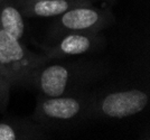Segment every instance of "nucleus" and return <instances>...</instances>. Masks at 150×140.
<instances>
[{
    "instance_id": "obj_11",
    "label": "nucleus",
    "mask_w": 150,
    "mask_h": 140,
    "mask_svg": "<svg viewBox=\"0 0 150 140\" xmlns=\"http://www.w3.org/2000/svg\"><path fill=\"white\" fill-rule=\"evenodd\" d=\"M15 1H40V0H15Z\"/></svg>"
},
{
    "instance_id": "obj_6",
    "label": "nucleus",
    "mask_w": 150,
    "mask_h": 140,
    "mask_svg": "<svg viewBox=\"0 0 150 140\" xmlns=\"http://www.w3.org/2000/svg\"><path fill=\"white\" fill-rule=\"evenodd\" d=\"M104 45V37L100 33H69L55 40L52 46H42L48 59L81 56L99 51Z\"/></svg>"
},
{
    "instance_id": "obj_12",
    "label": "nucleus",
    "mask_w": 150,
    "mask_h": 140,
    "mask_svg": "<svg viewBox=\"0 0 150 140\" xmlns=\"http://www.w3.org/2000/svg\"><path fill=\"white\" fill-rule=\"evenodd\" d=\"M4 1H6V0H0V4H1V2H4Z\"/></svg>"
},
{
    "instance_id": "obj_4",
    "label": "nucleus",
    "mask_w": 150,
    "mask_h": 140,
    "mask_svg": "<svg viewBox=\"0 0 150 140\" xmlns=\"http://www.w3.org/2000/svg\"><path fill=\"white\" fill-rule=\"evenodd\" d=\"M114 21L110 9L91 5L74 7L55 17L48 29L54 42L69 33H101Z\"/></svg>"
},
{
    "instance_id": "obj_5",
    "label": "nucleus",
    "mask_w": 150,
    "mask_h": 140,
    "mask_svg": "<svg viewBox=\"0 0 150 140\" xmlns=\"http://www.w3.org/2000/svg\"><path fill=\"white\" fill-rule=\"evenodd\" d=\"M148 103L149 93L141 89L93 93L92 119H122L131 117L144 111Z\"/></svg>"
},
{
    "instance_id": "obj_7",
    "label": "nucleus",
    "mask_w": 150,
    "mask_h": 140,
    "mask_svg": "<svg viewBox=\"0 0 150 140\" xmlns=\"http://www.w3.org/2000/svg\"><path fill=\"white\" fill-rule=\"evenodd\" d=\"M25 17L55 18L77 6L91 5V0H40V1H16Z\"/></svg>"
},
{
    "instance_id": "obj_3",
    "label": "nucleus",
    "mask_w": 150,
    "mask_h": 140,
    "mask_svg": "<svg viewBox=\"0 0 150 140\" xmlns=\"http://www.w3.org/2000/svg\"><path fill=\"white\" fill-rule=\"evenodd\" d=\"M50 59L29 51L23 40L0 29V67L13 86H31L35 72Z\"/></svg>"
},
{
    "instance_id": "obj_2",
    "label": "nucleus",
    "mask_w": 150,
    "mask_h": 140,
    "mask_svg": "<svg viewBox=\"0 0 150 140\" xmlns=\"http://www.w3.org/2000/svg\"><path fill=\"white\" fill-rule=\"evenodd\" d=\"M92 101L90 90L52 98L38 96L34 120L43 128L71 127L92 119Z\"/></svg>"
},
{
    "instance_id": "obj_9",
    "label": "nucleus",
    "mask_w": 150,
    "mask_h": 140,
    "mask_svg": "<svg viewBox=\"0 0 150 140\" xmlns=\"http://www.w3.org/2000/svg\"><path fill=\"white\" fill-rule=\"evenodd\" d=\"M24 18L25 16L15 0H6L0 4V29L19 40H23L26 30Z\"/></svg>"
},
{
    "instance_id": "obj_1",
    "label": "nucleus",
    "mask_w": 150,
    "mask_h": 140,
    "mask_svg": "<svg viewBox=\"0 0 150 140\" xmlns=\"http://www.w3.org/2000/svg\"><path fill=\"white\" fill-rule=\"evenodd\" d=\"M47 63L35 72L31 82V88L37 90L38 96L43 98L88 91L94 82L105 74V66L91 59Z\"/></svg>"
},
{
    "instance_id": "obj_10",
    "label": "nucleus",
    "mask_w": 150,
    "mask_h": 140,
    "mask_svg": "<svg viewBox=\"0 0 150 140\" xmlns=\"http://www.w3.org/2000/svg\"><path fill=\"white\" fill-rule=\"evenodd\" d=\"M11 83L5 74V72L0 67V112H5L10 100V90Z\"/></svg>"
},
{
    "instance_id": "obj_8",
    "label": "nucleus",
    "mask_w": 150,
    "mask_h": 140,
    "mask_svg": "<svg viewBox=\"0 0 150 140\" xmlns=\"http://www.w3.org/2000/svg\"><path fill=\"white\" fill-rule=\"evenodd\" d=\"M36 121L8 119L0 121V140L44 139L47 134Z\"/></svg>"
},
{
    "instance_id": "obj_13",
    "label": "nucleus",
    "mask_w": 150,
    "mask_h": 140,
    "mask_svg": "<svg viewBox=\"0 0 150 140\" xmlns=\"http://www.w3.org/2000/svg\"><path fill=\"white\" fill-rule=\"evenodd\" d=\"M91 1H92V0H91Z\"/></svg>"
}]
</instances>
